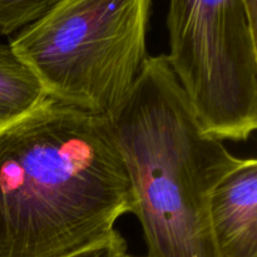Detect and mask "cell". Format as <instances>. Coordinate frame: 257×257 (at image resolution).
<instances>
[{
    "label": "cell",
    "mask_w": 257,
    "mask_h": 257,
    "mask_svg": "<svg viewBox=\"0 0 257 257\" xmlns=\"http://www.w3.org/2000/svg\"><path fill=\"white\" fill-rule=\"evenodd\" d=\"M109 118L48 98L0 131V257H67L132 213Z\"/></svg>",
    "instance_id": "obj_1"
},
{
    "label": "cell",
    "mask_w": 257,
    "mask_h": 257,
    "mask_svg": "<svg viewBox=\"0 0 257 257\" xmlns=\"http://www.w3.org/2000/svg\"><path fill=\"white\" fill-rule=\"evenodd\" d=\"M109 120L147 257H221L210 200L241 158L203 131L165 54L148 55L130 95Z\"/></svg>",
    "instance_id": "obj_2"
},
{
    "label": "cell",
    "mask_w": 257,
    "mask_h": 257,
    "mask_svg": "<svg viewBox=\"0 0 257 257\" xmlns=\"http://www.w3.org/2000/svg\"><path fill=\"white\" fill-rule=\"evenodd\" d=\"M152 0H60L10 47L48 98L109 118L147 59Z\"/></svg>",
    "instance_id": "obj_3"
},
{
    "label": "cell",
    "mask_w": 257,
    "mask_h": 257,
    "mask_svg": "<svg viewBox=\"0 0 257 257\" xmlns=\"http://www.w3.org/2000/svg\"><path fill=\"white\" fill-rule=\"evenodd\" d=\"M168 65L201 127L247 141L257 128V32L241 0H170Z\"/></svg>",
    "instance_id": "obj_4"
},
{
    "label": "cell",
    "mask_w": 257,
    "mask_h": 257,
    "mask_svg": "<svg viewBox=\"0 0 257 257\" xmlns=\"http://www.w3.org/2000/svg\"><path fill=\"white\" fill-rule=\"evenodd\" d=\"M210 222L221 257H257V161L241 160L218 182Z\"/></svg>",
    "instance_id": "obj_5"
},
{
    "label": "cell",
    "mask_w": 257,
    "mask_h": 257,
    "mask_svg": "<svg viewBox=\"0 0 257 257\" xmlns=\"http://www.w3.org/2000/svg\"><path fill=\"white\" fill-rule=\"evenodd\" d=\"M47 99L37 74L10 44L0 42V131L24 118Z\"/></svg>",
    "instance_id": "obj_6"
},
{
    "label": "cell",
    "mask_w": 257,
    "mask_h": 257,
    "mask_svg": "<svg viewBox=\"0 0 257 257\" xmlns=\"http://www.w3.org/2000/svg\"><path fill=\"white\" fill-rule=\"evenodd\" d=\"M60 0H0V34L12 35L47 14Z\"/></svg>",
    "instance_id": "obj_7"
},
{
    "label": "cell",
    "mask_w": 257,
    "mask_h": 257,
    "mask_svg": "<svg viewBox=\"0 0 257 257\" xmlns=\"http://www.w3.org/2000/svg\"><path fill=\"white\" fill-rule=\"evenodd\" d=\"M127 253V243L118 231L100 242L67 257H123Z\"/></svg>",
    "instance_id": "obj_8"
},
{
    "label": "cell",
    "mask_w": 257,
    "mask_h": 257,
    "mask_svg": "<svg viewBox=\"0 0 257 257\" xmlns=\"http://www.w3.org/2000/svg\"><path fill=\"white\" fill-rule=\"evenodd\" d=\"M247 13L248 20L252 29L257 32V0H241Z\"/></svg>",
    "instance_id": "obj_9"
},
{
    "label": "cell",
    "mask_w": 257,
    "mask_h": 257,
    "mask_svg": "<svg viewBox=\"0 0 257 257\" xmlns=\"http://www.w3.org/2000/svg\"><path fill=\"white\" fill-rule=\"evenodd\" d=\"M123 257H133V256H130V255H127V253H125V255L123 256Z\"/></svg>",
    "instance_id": "obj_10"
}]
</instances>
